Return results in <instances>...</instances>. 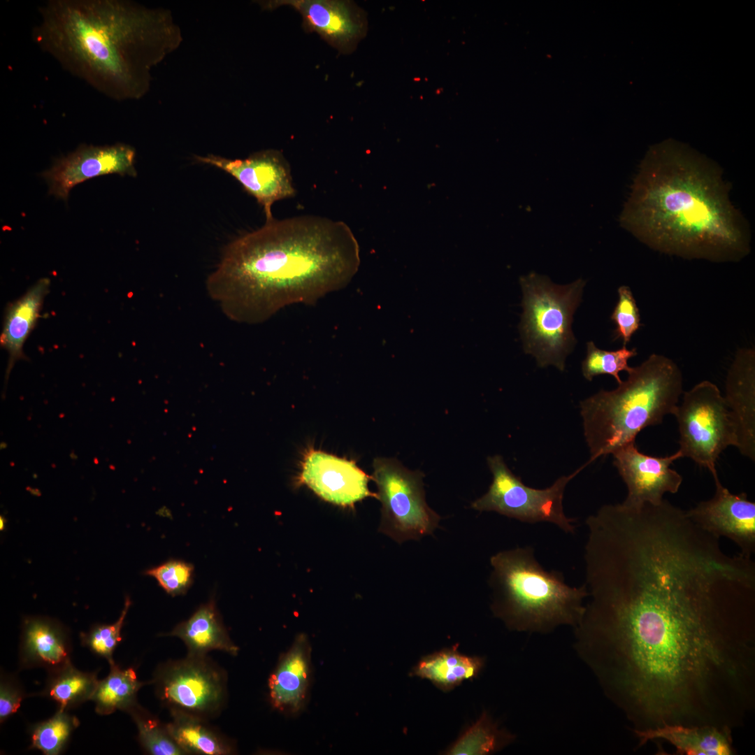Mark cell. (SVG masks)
Masks as SVG:
<instances>
[{"instance_id":"6da1fadb","label":"cell","mask_w":755,"mask_h":755,"mask_svg":"<svg viewBox=\"0 0 755 755\" xmlns=\"http://www.w3.org/2000/svg\"><path fill=\"white\" fill-rule=\"evenodd\" d=\"M684 515L615 522L585 544L574 647L632 731L745 724L755 708V562Z\"/></svg>"},{"instance_id":"7a4b0ae2","label":"cell","mask_w":755,"mask_h":755,"mask_svg":"<svg viewBox=\"0 0 755 755\" xmlns=\"http://www.w3.org/2000/svg\"><path fill=\"white\" fill-rule=\"evenodd\" d=\"M360 264L344 222L301 215L266 222L224 249L206 290L231 321L259 324L295 303L345 287Z\"/></svg>"},{"instance_id":"3957f363","label":"cell","mask_w":755,"mask_h":755,"mask_svg":"<svg viewBox=\"0 0 755 755\" xmlns=\"http://www.w3.org/2000/svg\"><path fill=\"white\" fill-rule=\"evenodd\" d=\"M38 13V48L115 101L144 96L153 68L182 41L170 10L131 1L49 0Z\"/></svg>"},{"instance_id":"277c9868","label":"cell","mask_w":755,"mask_h":755,"mask_svg":"<svg viewBox=\"0 0 755 755\" xmlns=\"http://www.w3.org/2000/svg\"><path fill=\"white\" fill-rule=\"evenodd\" d=\"M622 222L651 248L684 258L735 261L750 250L749 232L720 171L674 142L645 156Z\"/></svg>"},{"instance_id":"5b68a950","label":"cell","mask_w":755,"mask_h":755,"mask_svg":"<svg viewBox=\"0 0 755 755\" xmlns=\"http://www.w3.org/2000/svg\"><path fill=\"white\" fill-rule=\"evenodd\" d=\"M626 380L582 401L584 436L591 460L635 441L644 429L673 415L682 393V374L670 358L652 354L631 367Z\"/></svg>"},{"instance_id":"8992f818","label":"cell","mask_w":755,"mask_h":755,"mask_svg":"<svg viewBox=\"0 0 755 755\" xmlns=\"http://www.w3.org/2000/svg\"><path fill=\"white\" fill-rule=\"evenodd\" d=\"M490 563L491 609L510 630L549 633L580 622L588 596L585 584L570 587L561 572L546 570L533 547L499 552Z\"/></svg>"},{"instance_id":"52a82bcc","label":"cell","mask_w":755,"mask_h":755,"mask_svg":"<svg viewBox=\"0 0 755 755\" xmlns=\"http://www.w3.org/2000/svg\"><path fill=\"white\" fill-rule=\"evenodd\" d=\"M523 313L520 324L524 349L540 367L554 365L560 371L576 339L572 331L573 313L581 301L584 282L556 285L531 273L520 279Z\"/></svg>"},{"instance_id":"ba28073f","label":"cell","mask_w":755,"mask_h":755,"mask_svg":"<svg viewBox=\"0 0 755 755\" xmlns=\"http://www.w3.org/2000/svg\"><path fill=\"white\" fill-rule=\"evenodd\" d=\"M373 466L382 504L378 531L398 544L431 534L440 517L426 503L424 474L394 458H375Z\"/></svg>"},{"instance_id":"9c48e42d","label":"cell","mask_w":755,"mask_h":755,"mask_svg":"<svg viewBox=\"0 0 755 755\" xmlns=\"http://www.w3.org/2000/svg\"><path fill=\"white\" fill-rule=\"evenodd\" d=\"M680 434L678 451L719 477L716 463L728 446L737 445L735 427L718 387L703 380L685 391L673 414Z\"/></svg>"},{"instance_id":"30bf717a","label":"cell","mask_w":755,"mask_h":755,"mask_svg":"<svg viewBox=\"0 0 755 755\" xmlns=\"http://www.w3.org/2000/svg\"><path fill=\"white\" fill-rule=\"evenodd\" d=\"M493 480L487 492L473 501L471 508L477 511H493L526 523H552L566 533H574V520L564 513L563 497L565 488L582 469L562 476L544 489L525 485L508 468L500 455L487 458Z\"/></svg>"},{"instance_id":"8fae6325","label":"cell","mask_w":755,"mask_h":755,"mask_svg":"<svg viewBox=\"0 0 755 755\" xmlns=\"http://www.w3.org/2000/svg\"><path fill=\"white\" fill-rule=\"evenodd\" d=\"M171 709L200 717L217 712L226 697V677L206 656H189L157 668L151 682Z\"/></svg>"},{"instance_id":"7c38bea8","label":"cell","mask_w":755,"mask_h":755,"mask_svg":"<svg viewBox=\"0 0 755 755\" xmlns=\"http://www.w3.org/2000/svg\"><path fill=\"white\" fill-rule=\"evenodd\" d=\"M196 160L231 175L263 208L266 222L272 220L275 201L295 195L289 164L278 150H264L241 159L214 154L196 156Z\"/></svg>"},{"instance_id":"4fadbf2b","label":"cell","mask_w":755,"mask_h":755,"mask_svg":"<svg viewBox=\"0 0 755 755\" xmlns=\"http://www.w3.org/2000/svg\"><path fill=\"white\" fill-rule=\"evenodd\" d=\"M135 156V149L125 143L82 144L57 159L41 176L48 185L49 193L66 201L72 188L89 178L112 173L136 176Z\"/></svg>"},{"instance_id":"5bb4252c","label":"cell","mask_w":755,"mask_h":755,"mask_svg":"<svg viewBox=\"0 0 755 755\" xmlns=\"http://www.w3.org/2000/svg\"><path fill=\"white\" fill-rule=\"evenodd\" d=\"M613 463L627 487L624 505L638 507L645 503H661L666 493L676 494L682 483V475L670 468L682 458L677 450L666 456H653L640 452L635 441L631 442L612 454Z\"/></svg>"},{"instance_id":"9a60e30c","label":"cell","mask_w":755,"mask_h":755,"mask_svg":"<svg viewBox=\"0 0 755 755\" xmlns=\"http://www.w3.org/2000/svg\"><path fill=\"white\" fill-rule=\"evenodd\" d=\"M715 493L707 501L686 511L699 527L718 538L732 540L740 554L752 557L755 553V503L742 492L733 494L719 478L714 480Z\"/></svg>"},{"instance_id":"2e32d148","label":"cell","mask_w":755,"mask_h":755,"mask_svg":"<svg viewBox=\"0 0 755 755\" xmlns=\"http://www.w3.org/2000/svg\"><path fill=\"white\" fill-rule=\"evenodd\" d=\"M371 478L354 461L310 448L301 462L299 481L327 502L352 507L367 497L377 498L368 487Z\"/></svg>"},{"instance_id":"e0dca14e","label":"cell","mask_w":755,"mask_h":755,"mask_svg":"<svg viewBox=\"0 0 755 755\" xmlns=\"http://www.w3.org/2000/svg\"><path fill=\"white\" fill-rule=\"evenodd\" d=\"M724 396L733 423L740 454L755 460V351H737L728 369Z\"/></svg>"},{"instance_id":"ac0fdd59","label":"cell","mask_w":755,"mask_h":755,"mask_svg":"<svg viewBox=\"0 0 755 755\" xmlns=\"http://www.w3.org/2000/svg\"><path fill=\"white\" fill-rule=\"evenodd\" d=\"M311 673L310 642L306 635L300 634L280 658L269 677L268 692L272 706L289 714L299 713L307 702Z\"/></svg>"},{"instance_id":"d6986e66","label":"cell","mask_w":755,"mask_h":755,"mask_svg":"<svg viewBox=\"0 0 755 755\" xmlns=\"http://www.w3.org/2000/svg\"><path fill=\"white\" fill-rule=\"evenodd\" d=\"M270 4L289 5L301 15L306 29L317 33L340 52L357 41L363 24L351 3L340 0H287Z\"/></svg>"},{"instance_id":"ffe728a7","label":"cell","mask_w":755,"mask_h":755,"mask_svg":"<svg viewBox=\"0 0 755 755\" xmlns=\"http://www.w3.org/2000/svg\"><path fill=\"white\" fill-rule=\"evenodd\" d=\"M69 635L63 625L43 617L26 618L22 626L20 665L41 667L48 672L71 662Z\"/></svg>"},{"instance_id":"44dd1931","label":"cell","mask_w":755,"mask_h":755,"mask_svg":"<svg viewBox=\"0 0 755 755\" xmlns=\"http://www.w3.org/2000/svg\"><path fill=\"white\" fill-rule=\"evenodd\" d=\"M638 747L648 742L662 741L675 749L677 754L732 755V731L713 726L669 724L652 729L633 731Z\"/></svg>"},{"instance_id":"7402d4cb","label":"cell","mask_w":755,"mask_h":755,"mask_svg":"<svg viewBox=\"0 0 755 755\" xmlns=\"http://www.w3.org/2000/svg\"><path fill=\"white\" fill-rule=\"evenodd\" d=\"M50 286V280L48 278L39 279L6 309L0 336L1 346L8 353L6 382L15 362L26 358L23 347L40 317L42 305Z\"/></svg>"},{"instance_id":"603a6c76","label":"cell","mask_w":755,"mask_h":755,"mask_svg":"<svg viewBox=\"0 0 755 755\" xmlns=\"http://www.w3.org/2000/svg\"><path fill=\"white\" fill-rule=\"evenodd\" d=\"M168 635L180 638L189 656H203L212 650L236 656L239 650L229 638L213 599L201 605Z\"/></svg>"},{"instance_id":"cb8c5ba5","label":"cell","mask_w":755,"mask_h":755,"mask_svg":"<svg viewBox=\"0 0 755 755\" xmlns=\"http://www.w3.org/2000/svg\"><path fill=\"white\" fill-rule=\"evenodd\" d=\"M484 662L482 657L461 654L456 645L424 656L410 675L429 680L442 691L448 692L466 680L475 679Z\"/></svg>"},{"instance_id":"d4e9b609","label":"cell","mask_w":755,"mask_h":755,"mask_svg":"<svg viewBox=\"0 0 755 755\" xmlns=\"http://www.w3.org/2000/svg\"><path fill=\"white\" fill-rule=\"evenodd\" d=\"M172 720L167 728L185 754L226 755L233 747L199 716L171 709Z\"/></svg>"},{"instance_id":"484cf974","label":"cell","mask_w":755,"mask_h":755,"mask_svg":"<svg viewBox=\"0 0 755 755\" xmlns=\"http://www.w3.org/2000/svg\"><path fill=\"white\" fill-rule=\"evenodd\" d=\"M98 682L96 672L81 671L71 661L48 672L45 686L38 694L55 701L58 709L69 711L91 700Z\"/></svg>"},{"instance_id":"4316f807","label":"cell","mask_w":755,"mask_h":755,"mask_svg":"<svg viewBox=\"0 0 755 755\" xmlns=\"http://www.w3.org/2000/svg\"><path fill=\"white\" fill-rule=\"evenodd\" d=\"M109 665L108 675L99 680L91 699L100 715H108L116 710L127 712L138 703L137 693L145 684L138 680L133 668H121L115 661Z\"/></svg>"},{"instance_id":"83f0119b","label":"cell","mask_w":755,"mask_h":755,"mask_svg":"<svg viewBox=\"0 0 755 755\" xmlns=\"http://www.w3.org/2000/svg\"><path fill=\"white\" fill-rule=\"evenodd\" d=\"M515 735L500 729L487 712L470 726L445 751L448 755H485L496 752L514 740Z\"/></svg>"},{"instance_id":"f1b7e54d","label":"cell","mask_w":755,"mask_h":755,"mask_svg":"<svg viewBox=\"0 0 755 755\" xmlns=\"http://www.w3.org/2000/svg\"><path fill=\"white\" fill-rule=\"evenodd\" d=\"M79 724L78 719L70 714L68 710L57 709L52 717L30 728V748L38 749L45 755H58L64 751L73 731Z\"/></svg>"},{"instance_id":"f546056e","label":"cell","mask_w":755,"mask_h":755,"mask_svg":"<svg viewBox=\"0 0 755 755\" xmlns=\"http://www.w3.org/2000/svg\"><path fill=\"white\" fill-rule=\"evenodd\" d=\"M138 730V740L143 748L153 755L186 754L171 735L166 724L138 703L128 712Z\"/></svg>"},{"instance_id":"4dcf8cb0","label":"cell","mask_w":755,"mask_h":755,"mask_svg":"<svg viewBox=\"0 0 755 755\" xmlns=\"http://www.w3.org/2000/svg\"><path fill=\"white\" fill-rule=\"evenodd\" d=\"M636 348L628 349L623 345L619 350L608 351L598 348L592 341L587 343V356L582 361V371L589 381L599 375H610L618 384L621 382L619 372L630 371L628 362L637 355Z\"/></svg>"},{"instance_id":"1f68e13d","label":"cell","mask_w":755,"mask_h":755,"mask_svg":"<svg viewBox=\"0 0 755 755\" xmlns=\"http://www.w3.org/2000/svg\"><path fill=\"white\" fill-rule=\"evenodd\" d=\"M131 604L130 598L127 596L117 620L110 624H96L87 633H82L80 635L82 645L96 655L106 659L108 663L115 661L113 652L122 640L121 631Z\"/></svg>"},{"instance_id":"d6a6232c","label":"cell","mask_w":755,"mask_h":755,"mask_svg":"<svg viewBox=\"0 0 755 755\" xmlns=\"http://www.w3.org/2000/svg\"><path fill=\"white\" fill-rule=\"evenodd\" d=\"M194 566L179 559H169L145 571L171 596L185 594L193 583Z\"/></svg>"},{"instance_id":"836d02e7","label":"cell","mask_w":755,"mask_h":755,"mask_svg":"<svg viewBox=\"0 0 755 755\" xmlns=\"http://www.w3.org/2000/svg\"><path fill=\"white\" fill-rule=\"evenodd\" d=\"M617 292L619 299L610 318L616 325L614 339H621L626 346L641 326L640 315L631 289L623 285Z\"/></svg>"},{"instance_id":"e575fe53","label":"cell","mask_w":755,"mask_h":755,"mask_svg":"<svg viewBox=\"0 0 755 755\" xmlns=\"http://www.w3.org/2000/svg\"><path fill=\"white\" fill-rule=\"evenodd\" d=\"M25 693L13 677L3 675L0 684V721L4 722L15 714L21 705Z\"/></svg>"},{"instance_id":"d590c367","label":"cell","mask_w":755,"mask_h":755,"mask_svg":"<svg viewBox=\"0 0 755 755\" xmlns=\"http://www.w3.org/2000/svg\"><path fill=\"white\" fill-rule=\"evenodd\" d=\"M1 526V530L3 529L4 527H5V520H4V518L2 517H1V526Z\"/></svg>"}]
</instances>
